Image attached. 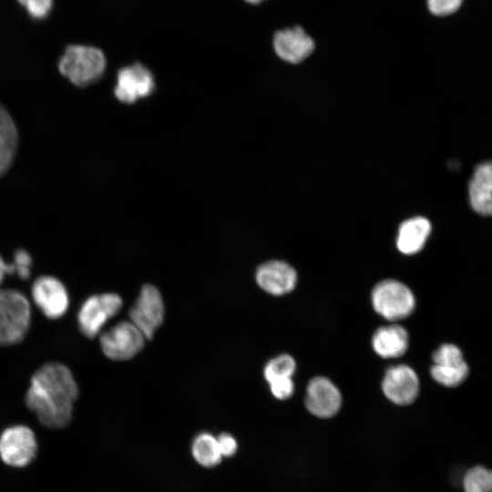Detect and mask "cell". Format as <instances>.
Masks as SVG:
<instances>
[{"instance_id": "obj_14", "label": "cell", "mask_w": 492, "mask_h": 492, "mask_svg": "<svg viewBox=\"0 0 492 492\" xmlns=\"http://www.w3.org/2000/svg\"><path fill=\"white\" fill-rule=\"evenodd\" d=\"M314 41L299 26L275 33L273 48L282 60L297 64L307 58L314 50Z\"/></svg>"}, {"instance_id": "obj_3", "label": "cell", "mask_w": 492, "mask_h": 492, "mask_svg": "<svg viewBox=\"0 0 492 492\" xmlns=\"http://www.w3.org/2000/svg\"><path fill=\"white\" fill-rule=\"evenodd\" d=\"M31 323L27 297L15 289H0V346L22 342Z\"/></svg>"}, {"instance_id": "obj_26", "label": "cell", "mask_w": 492, "mask_h": 492, "mask_svg": "<svg viewBox=\"0 0 492 492\" xmlns=\"http://www.w3.org/2000/svg\"><path fill=\"white\" fill-rule=\"evenodd\" d=\"M271 392L280 400H285L291 397L294 391V384L292 378H284L269 383Z\"/></svg>"}, {"instance_id": "obj_11", "label": "cell", "mask_w": 492, "mask_h": 492, "mask_svg": "<svg viewBox=\"0 0 492 492\" xmlns=\"http://www.w3.org/2000/svg\"><path fill=\"white\" fill-rule=\"evenodd\" d=\"M154 87L152 73L142 64L135 63L118 71L114 94L119 101L131 104L149 96Z\"/></svg>"}, {"instance_id": "obj_16", "label": "cell", "mask_w": 492, "mask_h": 492, "mask_svg": "<svg viewBox=\"0 0 492 492\" xmlns=\"http://www.w3.org/2000/svg\"><path fill=\"white\" fill-rule=\"evenodd\" d=\"M468 197L477 214L492 216V161L476 167L468 185Z\"/></svg>"}, {"instance_id": "obj_25", "label": "cell", "mask_w": 492, "mask_h": 492, "mask_svg": "<svg viewBox=\"0 0 492 492\" xmlns=\"http://www.w3.org/2000/svg\"><path fill=\"white\" fill-rule=\"evenodd\" d=\"M463 0H426L429 11L438 16L451 15L456 12Z\"/></svg>"}, {"instance_id": "obj_28", "label": "cell", "mask_w": 492, "mask_h": 492, "mask_svg": "<svg viewBox=\"0 0 492 492\" xmlns=\"http://www.w3.org/2000/svg\"><path fill=\"white\" fill-rule=\"evenodd\" d=\"M6 274H14L13 267L10 262H6L0 255V285Z\"/></svg>"}, {"instance_id": "obj_12", "label": "cell", "mask_w": 492, "mask_h": 492, "mask_svg": "<svg viewBox=\"0 0 492 492\" xmlns=\"http://www.w3.org/2000/svg\"><path fill=\"white\" fill-rule=\"evenodd\" d=\"M384 395L398 405L412 404L419 393V380L409 366L399 364L390 367L383 379Z\"/></svg>"}, {"instance_id": "obj_10", "label": "cell", "mask_w": 492, "mask_h": 492, "mask_svg": "<svg viewBox=\"0 0 492 492\" xmlns=\"http://www.w3.org/2000/svg\"><path fill=\"white\" fill-rule=\"evenodd\" d=\"M432 359L430 374L436 383L446 387H456L467 378L469 367L458 346L444 343L434 352Z\"/></svg>"}, {"instance_id": "obj_20", "label": "cell", "mask_w": 492, "mask_h": 492, "mask_svg": "<svg viewBox=\"0 0 492 492\" xmlns=\"http://www.w3.org/2000/svg\"><path fill=\"white\" fill-rule=\"evenodd\" d=\"M191 452L195 460L205 467L217 466L222 458L217 437L209 433H201L195 437Z\"/></svg>"}, {"instance_id": "obj_8", "label": "cell", "mask_w": 492, "mask_h": 492, "mask_svg": "<svg viewBox=\"0 0 492 492\" xmlns=\"http://www.w3.org/2000/svg\"><path fill=\"white\" fill-rule=\"evenodd\" d=\"M37 450L34 432L26 425H13L0 436V457L8 466L22 467L31 463Z\"/></svg>"}, {"instance_id": "obj_1", "label": "cell", "mask_w": 492, "mask_h": 492, "mask_svg": "<svg viewBox=\"0 0 492 492\" xmlns=\"http://www.w3.org/2000/svg\"><path fill=\"white\" fill-rule=\"evenodd\" d=\"M77 397L78 386L70 369L48 362L33 374L25 401L43 425L58 429L71 422Z\"/></svg>"}, {"instance_id": "obj_24", "label": "cell", "mask_w": 492, "mask_h": 492, "mask_svg": "<svg viewBox=\"0 0 492 492\" xmlns=\"http://www.w3.org/2000/svg\"><path fill=\"white\" fill-rule=\"evenodd\" d=\"M34 19L46 18L53 6V0H17Z\"/></svg>"}, {"instance_id": "obj_13", "label": "cell", "mask_w": 492, "mask_h": 492, "mask_svg": "<svg viewBox=\"0 0 492 492\" xmlns=\"http://www.w3.org/2000/svg\"><path fill=\"white\" fill-rule=\"evenodd\" d=\"M341 405V393L329 379L317 376L309 382L305 406L311 414L320 418L332 417L339 411Z\"/></svg>"}, {"instance_id": "obj_18", "label": "cell", "mask_w": 492, "mask_h": 492, "mask_svg": "<svg viewBox=\"0 0 492 492\" xmlns=\"http://www.w3.org/2000/svg\"><path fill=\"white\" fill-rule=\"evenodd\" d=\"M372 344L374 352L384 358L399 357L408 348V333L398 324L384 326L374 333Z\"/></svg>"}, {"instance_id": "obj_17", "label": "cell", "mask_w": 492, "mask_h": 492, "mask_svg": "<svg viewBox=\"0 0 492 492\" xmlns=\"http://www.w3.org/2000/svg\"><path fill=\"white\" fill-rule=\"evenodd\" d=\"M431 232L430 221L421 216L405 220L399 227L396 246L407 255L419 252L425 246Z\"/></svg>"}, {"instance_id": "obj_4", "label": "cell", "mask_w": 492, "mask_h": 492, "mask_svg": "<svg viewBox=\"0 0 492 492\" xmlns=\"http://www.w3.org/2000/svg\"><path fill=\"white\" fill-rule=\"evenodd\" d=\"M372 303L381 316L389 321H397L414 312L415 299L412 291L403 282L384 280L374 287Z\"/></svg>"}, {"instance_id": "obj_7", "label": "cell", "mask_w": 492, "mask_h": 492, "mask_svg": "<svg viewBox=\"0 0 492 492\" xmlns=\"http://www.w3.org/2000/svg\"><path fill=\"white\" fill-rule=\"evenodd\" d=\"M128 315L130 322L146 339L150 340L164 318V303L159 291L151 284L144 285Z\"/></svg>"}, {"instance_id": "obj_5", "label": "cell", "mask_w": 492, "mask_h": 492, "mask_svg": "<svg viewBox=\"0 0 492 492\" xmlns=\"http://www.w3.org/2000/svg\"><path fill=\"white\" fill-rule=\"evenodd\" d=\"M123 301L117 293L107 292L89 296L77 313L80 332L88 338L97 336L106 323L117 315Z\"/></svg>"}, {"instance_id": "obj_6", "label": "cell", "mask_w": 492, "mask_h": 492, "mask_svg": "<svg viewBox=\"0 0 492 492\" xmlns=\"http://www.w3.org/2000/svg\"><path fill=\"white\" fill-rule=\"evenodd\" d=\"M145 336L131 322H120L100 335L104 354L115 361L128 360L144 346Z\"/></svg>"}, {"instance_id": "obj_29", "label": "cell", "mask_w": 492, "mask_h": 492, "mask_svg": "<svg viewBox=\"0 0 492 492\" xmlns=\"http://www.w3.org/2000/svg\"><path fill=\"white\" fill-rule=\"evenodd\" d=\"M246 2L250 3V4H253V5H256V4H259L264 0H245Z\"/></svg>"}, {"instance_id": "obj_15", "label": "cell", "mask_w": 492, "mask_h": 492, "mask_svg": "<svg viewBox=\"0 0 492 492\" xmlns=\"http://www.w3.org/2000/svg\"><path fill=\"white\" fill-rule=\"evenodd\" d=\"M256 282L266 292L272 295H283L296 285L295 270L282 261H269L260 265L256 271Z\"/></svg>"}, {"instance_id": "obj_22", "label": "cell", "mask_w": 492, "mask_h": 492, "mask_svg": "<svg viewBox=\"0 0 492 492\" xmlns=\"http://www.w3.org/2000/svg\"><path fill=\"white\" fill-rule=\"evenodd\" d=\"M295 362L289 354H281L270 360L264 367L263 374L268 383L292 378L295 371Z\"/></svg>"}, {"instance_id": "obj_9", "label": "cell", "mask_w": 492, "mask_h": 492, "mask_svg": "<svg viewBox=\"0 0 492 492\" xmlns=\"http://www.w3.org/2000/svg\"><path fill=\"white\" fill-rule=\"evenodd\" d=\"M35 305L48 319H59L69 307V295L63 282L51 275L36 278L31 287Z\"/></svg>"}, {"instance_id": "obj_27", "label": "cell", "mask_w": 492, "mask_h": 492, "mask_svg": "<svg viewBox=\"0 0 492 492\" xmlns=\"http://www.w3.org/2000/svg\"><path fill=\"white\" fill-rule=\"evenodd\" d=\"M217 442L222 456H231L235 454L238 445L231 435L223 433L217 437Z\"/></svg>"}, {"instance_id": "obj_19", "label": "cell", "mask_w": 492, "mask_h": 492, "mask_svg": "<svg viewBox=\"0 0 492 492\" xmlns=\"http://www.w3.org/2000/svg\"><path fill=\"white\" fill-rule=\"evenodd\" d=\"M18 147V131L9 112L0 104V179L11 168Z\"/></svg>"}, {"instance_id": "obj_23", "label": "cell", "mask_w": 492, "mask_h": 492, "mask_svg": "<svg viewBox=\"0 0 492 492\" xmlns=\"http://www.w3.org/2000/svg\"><path fill=\"white\" fill-rule=\"evenodd\" d=\"M11 264L14 269V274H16L21 280H26L30 277L32 258L27 251L24 249L16 250Z\"/></svg>"}, {"instance_id": "obj_2", "label": "cell", "mask_w": 492, "mask_h": 492, "mask_svg": "<svg viewBox=\"0 0 492 492\" xmlns=\"http://www.w3.org/2000/svg\"><path fill=\"white\" fill-rule=\"evenodd\" d=\"M105 68L103 52L91 46H67L58 62L59 72L79 87L96 83L101 78Z\"/></svg>"}, {"instance_id": "obj_21", "label": "cell", "mask_w": 492, "mask_h": 492, "mask_svg": "<svg viewBox=\"0 0 492 492\" xmlns=\"http://www.w3.org/2000/svg\"><path fill=\"white\" fill-rule=\"evenodd\" d=\"M462 485L465 492H492V470L473 466L465 473Z\"/></svg>"}]
</instances>
